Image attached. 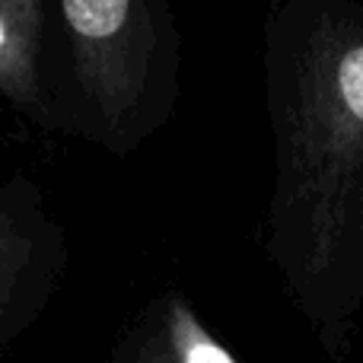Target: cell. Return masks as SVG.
<instances>
[{"label": "cell", "instance_id": "cell-3", "mask_svg": "<svg viewBox=\"0 0 363 363\" xmlns=\"http://www.w3.org/2000/svg\"><path fill=\"white\" fill-rule=\"evenodd\" d=\"M67 242L45 191L26 172L0 182V335L61 277Z\"/></svg>", "mask_w": 363, "mask_h": 363}, {"label": "cell", "instance_id": "cell-4", "mask_svg": "<svg viewBox=\"0 0 363 363\" xmlns=\"http://www.w3.org/2000/svg\"><path fill=\"white\" fill-rule=\"evenodd\" d=\"M45 4L0 0V96L38 128H67L70 121L45 86Z\"/></svg>", "mask_w": 363, "mask_h": 363}, {"label": "cell", "instance_id": "cell-1", "mask_svg": "<svg viewBox=\"0 0 363 363\" xmlns=\"http://www.w3.org/2000/svg\"><path fill=\"white\" fill-rule=\"evenodd\" d=\"M262 86L274 166L264 255L303 313L338 332L363 306L360 0H268Z\"/></svg>", "mask_w": 363, "mask_h": 363}, {"label": "cell", "instance_id": "cell-2", "mask_svg": "<svg viewBox=\"0 0 363 363\" xmlns=\"http://www.w3.org/2000/svg\"><path fill=\"white\" fill-rule=\"evenodd\" d=\"M74 131L131 157L172 121L182 99V32L172 0H57Z\"/></svg>", "mask_w": 363, "mask_h": 363}, {"label": "cell", "instance_id": "cell-5", "mask_svg": "<svg viewBox=\"0 0 363 363\" xmlns=\"http://www.w3.org/2000/svg\"><path fill=\"white\" fill-rule=\"evenodd\" d=\"M118 363H239L217 335L201 322L185 294L169 290L147 303L128 332Z\"/></svg>", "mask_w": 363, "mask_h": 363}]
</instances>
